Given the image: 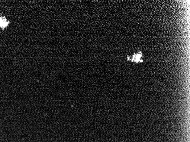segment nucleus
Instances as JSON below:
<instances>
[{
  "instance_id": "f257e3e1",
  "label": "nucleus",
  "mask_w": 190,
  "mask_h": 142,
  "mask_svg": "<svg viewBox=\"0 0 190 142\" xmlns=\"http://www.w3.org/2000/svg\"><path fill=\"white\" fill-rule=\"evenodd\" d=\"M9 24V22L7 21V20L5 19L4 17H0V27L2 29H4L6 27L8 24Z\"/></svg>"
}]
</instances>
